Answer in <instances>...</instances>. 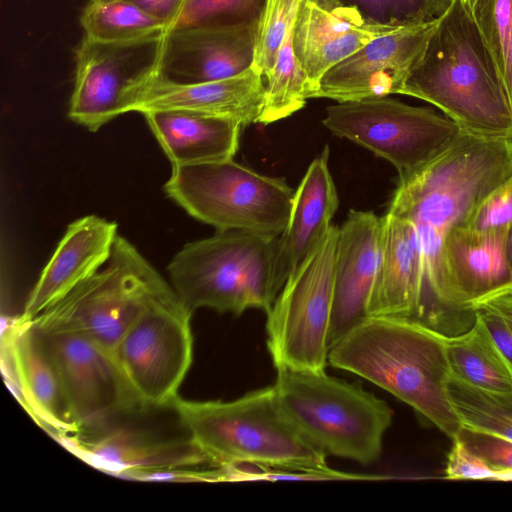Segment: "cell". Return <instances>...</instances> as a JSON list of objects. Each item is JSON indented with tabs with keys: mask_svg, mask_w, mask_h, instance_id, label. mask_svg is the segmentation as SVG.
I'll return each mask as SVG.
<instances>
[{
	"mask_svg": "<svg viewBox=\"0 0 512 512\" xmlns=\"http://www.w3.org/2000/svg\"><path fill=\"white\" fill-rule=\"evenodd\" d=\"M444 477L449 480H495L496 472L459 435L452 439Z\"/></svg>",
	"mask_w": 512,
	"mask_h": 512,
	"instance_id": "35",
	"label": "cell"
},
{
	"mask_svg": "<svg viewBox=\"0 0 512 512\" xmlns=\"http://www.w3.org/2000/svg\"><path fill=\"white\" fill-rule=\"evenodd\" d=\"M171 288L137 248L118 235L101 270L29 322L45 334L82 335L116 355L141 311Z\"/></svg>",
	"mask_w": 512,
	"mask_h": 512,
	"instance_id": "7",
	"label": "cell"
},
{
	"mask_svg": "<svg viewBox=\"0 0 512 512\" xmlns=\"http://www.w3.org/2000/svg\"><path fill=\"white\" fill-rule=\"evenodd\" d=\"M191 317L172 287L123 335L116 357L144 408L171 406L179 396L193 359Z\"/></svg>",
	"mask_w": 512,
	"mask_h": 512,
	"instance_id": "11",
	"label": "cell"
},
{
	"mask_svg": "<svg viewBox=\"0 0 512 512\" xmlns=\"http://www.w3.org/2000/svg\"><path fill=\"white\" fill-rule=\"evenodd\" d=\"M382 231L383 217L371 211L350 210L339 227L329 348L368 317Z\"/></svg>",
	"mask_w": 512,
	"mask_h": 512,
	"instance_id": "18",
	"label": "cell"
},
{
	"mask_svg": "<svg viewBox=\"0 0 512 512\" xmlns=\"http://www.w3.org/2000/svg\"><path fill=\"white\" fill-rule=\"evenodd\" d=\"M508 231L477 232L462 227L444 235L448 287L457 310L473 312V302L512 285L506 256Z\"/></svg>",
	"mask_w": 512,
	"mask_h": 512,
	"instance_id": "23",
	"label": "cell"
},
{
	"mask_svg": "<svg viewBox=\"0 0 512 512\" xmlns=\"http://www.w3.org/2000/svg\"><path fill=\"white\" fill-rule=\"evenodd\" d=\"M338 236L339 227L331 225L267 313V347L276 370L325 371Z\"/></svg>",
	"mask_w": 512,
	"mask_h": 512,
	"instance_id": "9",
	"label": "cell"
},
{
	"mask_svg": "<svg viewBox=\"0 0 512 512\" xmlns=\"http://www.w3.org/2000/svg\"><path fill=\"white\" fill-rule=\"evenodd\" d=\"M162 36L103 43L84 36L75 51L68 116L92 132L123 114L126 91L158 69Z\"/></svg>",
	"mask_w": 512,
	"mask_h": 512,
	"instance_id": "12",
	"label": "cell"
},
{
	"mask_svg": "<svg viewBox=\"0 0 512 512\" xmlns=\"http://www.w3.org/2000/svg\"><path fill=\"white\" fill-rule=\"evenodd\" d=\"M80 23L84 36L103 43H132L166 32L162 21L129 0H90Z\"/></svg>",
	"mask_w": 512,
	"mask_h": 512,
	"instance_id": "27",
	"label": "cell"
},
{
	"mask_svg": "<svg viewBox=\"0 0 512 512\" xmlns=\"http://www.w3.org/2000/svg\"><path fill=\"white\" fill-rule=\"evenodd\" d=\"M6 348L24 407L56 437L82 431L68 405L59 375L39 331L17 318L7 331Z\"/></svg>",
	"mask_w": 512,
	"mask_h": 512,
	"instance_id": "22",
	"label": "cell"
},
{
	"mask_svg": "<svg viewBox=\"0 0 512 512\" xmlns=\"http://www.w3.org/2000/svg\"><path fill=\"white\" fill-rule=\"evenodd\" d=\"M150 16L168 26L178 14L184 0H129Z\"/></svg>",
	"mask_w": 512,
	"mask_h": 512,
	"instance_id": "38",
	"label": "cell"
},
{
	"mask_svg": "<svg viewBox=\"0 0 512 512\" xmlns=\"http://www.w3.org/2000/svg\"><path fill=\"white\" fill-rule=\"evenodd\" d=\"M95 468L124 478L175 469L214 466L189 438L164 439L130 429H114L93 437H57Z\"/></svg>",
	"mask_w": 512,
	"mask_h": 512,
	"instance_id": "19",
	"label": "cell"
},
{
	"mask_svg": "<svg viewBox=\"0 0 512 512\" xmlns=\"http://www.w3.org/2000/svg\"><path fill=\"white\" fill-rule=\"evenodd\" d=\"M438 19L368 42L330 68L320 79L312 98L341 103L401 94Z\"/></svg>",
	"mask_w": 512,
	"mask_h": 512,
	"instance_id": "14",
	"label": "cell"
},
{
	"mask_svg": "<svg viewBox=\"0 0 512 512\" xmlns=\"http://www.w3.org/2000/svg\"><path fill=\"white\" fill-rule=\"evenodd\" d=\"M265 79L252 66L222 80L179 83L158 69L132 85L123 99V114L180 110L231 119L242 127L258 123L263 109Z\"/></svg>",
	"mask_w": 512,
	"mask_h": 512,
	"instance_id": "15",
	"label": "cell"
},
{
	"mask_svg": "<svg viewBox=\"0 0 512 512\" xmlns=\"http://www.w3.org/2000/svg\"><path fill=\"white\" fill-rule=\"evenodd\" d=\"M512 179V139L462 131L441 154L399 179L387 212L445 235L466 227L480 205Z\"/></svg>",
	"mask_w": 512,
	"mask_h": 512,
	"instance_id": "4",
	"label": "cell"
},
{
	"mask_svg": "<svg viewBox=\"0 0 512 512\" xmlns=\"http://www.w3.org/2000/svg\"><path fill=\"white\" fill-rule=\"evenodd\" d=\"M444 334L415 319L369 316L330 347L328 362L388 391L453 439L462 426L447 393Z\"/></svg>",
	"mask_w": 512,
	"mask_h": 512,
	"instance_id": "1",
	"label": "cell"
},
{
	"mask_svg": "<svg viewBox=\"0 0 512 512\" xmlns=\"http://www.w3.org/2000/svg\"><path fill=\"white\" fill-rule=\"evenodd\" d=\"M274 387L286 419L326 456L363 465L379 459L393 418L385 401L325 371L277 370Z\"/></svg>",
	"mask_w": 512,
	"mask_h": 512,
	"instance_id": "6",
	"label": "cell"
},
{
	"mask_svg": "<svg viewBox=\"0 0 512 512\" xmlns=\"http://www.w3.org/2000/svg\"><path fill=\"white\" fill-rule=\"evenodd\" d=\"M512 226V179L480 205L467 228L477 232L507 231Z\"/></svg>",
	"mask_w": 512,
	"mask_h": 512,
	"instance_id": "34",
	"label": "cell"
},
{
	"mask_svg": "<svg viewBox=\"0 0 512 512\" xmlns=\"http://www.w3.org/2000/svg\"><path fill=\"white\" fill-rule=\"evenodd\" d=\"M470 310L483 320L496 344L512 361V313L492 295L473 302Z\"/></svg>",
	"mask_w": 512,
	"mask_h": 512,
	"instance_id": "36",
	"label": "cell"
},
{
	"mask_svg": "<svg viewBox=\"0 0 512 512\" xmlns=\"http://www.w3.org/2000/svg\"><path fill=\"white\" fill-rule=\"evenodd\" d=\"M506 256L510 270L512 272V226L510 227L507 235Z\"/></svg>",
	"mask_w": 512,
	"mask_h": 512,
	"instance_id": "40",
	"label": "cell"
},
{
	"mask_svg": "<svg viewBox=\"0 0 512 512\" xmlns=\"http://www.w3.org/2000/svg\"><path fill=\"white\" fill-rule=\"evenodd\" d=\"M322 123L334 135L389 161L399 179L429 163L462 132L447 116L388 96L328 106Z\"/></svg>",
	"mask_w": 512,
	"mask_h": 512,
	"instance_id": "10",
	"label": "cell"
},
{
	"mask_svg": "<svg viewBox=\"0 0 512 512\" xmlns=\"http://www.w3.org/2000/svg\"><path fill=\"white\" fill-rule=\"evenodd\" d=\"M302 0H266L257 20L252 67L266 79Z\"/></svg>",
	"mask_w": 512,
	"mask_h": 512,
	"instance_id": "31",
	"label": "cell"
},
{
	"mask_svg": "<svg viewBox=\"0 0 512 512\" xmlns=\"http://www.w3.org/2000/svg\"><path fill=\"white\" fill-rule=\"evenodd\" d=\"M498 299L512 313V288L499 292Z\"/></svg>",
	"mask_w": 512,
	"mask_h": 512,
	"instance_id": "39",
	"label": "cell"
},
{
	"mask_svg": "<svg viewBox=\"0 0 512 512\" xmlns=\"http://www.w3.org/2000/svg\"><path fill=\"white\" fill-rule=\"evenodd\" d=\"M309 93L307 76L294 51L292 23L274 68L265 79L264 104L258 123L266 125L289 117L304 107Z\"/></svg>",
	"mask_w": 512,
	"mask_h": 512,
	"instance_id": "29",
	"label": "cell"
},
{
	"mask_svg": "<svg viewBox=\"0 0 512 512\" xmlns=\"http://www.w3.org/2000/svg\"><path fill=\"white\" fill-rule=\"evenodd\" d=\"M426 312L425 266L416 228L409 220L386 212L368 317H400L425 323Z\"/></svg>",
	"mask_w": 512,
	"mask_h": 512,
	"instance_id": "21",
	"label": "cell"
},
{
	"mask_svg": "<svg viewBox=\"0 0 512 512\" xmlns=\"http://www.w3.org/2000/svg\"><path fill=\"white\" fill-rule=\"evenodd\" d=\"M188 437L214 466L332 472L326 455L306 441L281 411L274 385L232 401L178 396L170 406Z\"/></svg>",
	"mask_w": 512,
	"mask_h": 512,
	"instance_id": "3",
	"label": "cell"
},
{
	"mask_svg": "<svg viewBox=\"0 0 512 512\" xmlns=\"http://www.w3.org/2000/svg\"><path fill=\"white\" fill-rule=\"evenodd\" d=\"M404 29L409 28L376 22L343 0H302L293 22V46L309 82V98L330 68L368 42Z\"/></svg>",
	"mask_w": 512,
	"mask_h": 512,
	"instance_id": "16",
	"label": "cell"
},
{
	"mask_svg": "<svg viewBox=\"0 0 512 512\" xmlns=\"http://www.w3.org/2000/svg\"><path fill=\"white\" fill-rule=\"evenodd\" d=\"M368 18L389 26L417 27L440 18L453 0H343Z\"/></svg>",
	"mask_w": 512,
	"mask_h": 512,
	"instance_id": "33",
	"label": "cell"
},
{
	"mask_svg": "<svg viewBox=\"0 0 512 512\" xmlns=\"http://www.w3.org/2000/svg\"><path fill=\"white\" fill-rule=\"evenodd\" d=\"M460 436L495 472L512 470V440L462 429Z\"/></svg>",
	"mask_w": 512,
	"mask_h": 512,
	"instance_id": "37",
	"label": "cell"
},
{
	"mask_svg": "<svg viewBox=\"0 0 512 512\" xmlns=\"http://www.w3.org/2000/svg\"><path fill=\"white\" fill-rule=\"evenodd\" d=\"M166 195L217 231L245 230L280 236L294 190L283 178L260 174L233 158L172 167Z\"/></svg>",
	"mask_w": 512,
	"mask_h": 512,
	"instance_id": "8",
	"label": "cell"
},
{
	"mask_svg": "<svg viewBox=\"0 0 512 512\" xmlns=\"http://www.w3.org/2000/svg\"><path fill=\"white\" fill-rule=\"evenodd\" d=\"M266 0H184L166 31L258 19Z\"/></svg>",
	"mask_w": 512,
	"mask_h": 512,
	"instance_id": "32",
	"label": "cell"
},
{
	"mask_svg": "<svg viewBox=\"0 0 512 512\" xmlns=\"http://www.w3.org/2000/svg\"><path fill=\"white\" fill-rule=\"evenodd\" d=\"M171 166L233 158L241 125L231 119L180 110L142 114Z\"/></svg>",
	"mask_w": 512,
	"mask_h": 512,
	"instance_id": "25",
	"label": "cell"
},
{
	"mask_svg": "<svg viewBox=\"0 0 512 512\" xmlns=\"http://www.w3.org/2000/svg\"><path fill=\"white\" fill-rule=\"evenodd\" d=\"M257 20L166 31L158 72L179 83L237 76L253 64Z\"/></svg>",
	"mask_w": 512,
	"mask_h": 512,
	"instance_id": "17",
	"label": "cell"
},
{
	"mask_svg": "<svg viewBox=\"0 0 512 512\" xmlns=\"http://www.w3.org/2000/svg\"><path fill=\"white\" fill-rule=\"evenodd\" d=\"M39 333L81 430L145 409L114 353L82 335Z\"/></svg>",
	"mask_w": 512,
	"mask_h": 512,
	"instance_id": "13",
	"label": "cell"
},
{
	"mask_svg": "<svg viewBox=\"0 0 512 512\" xmlns=\"http://www.w3.org/2000/svg\"><path fill=\"white\" fill-rule=\"evenodd\" d=\"M489 49L512 107V0H462Z\"/></svg>",
	"mask_w": 512,
	"mask_h": 512,
	"instance_id": "30",
	"label": "cell"
},
{
	"mask_svg": "<svg viewBox=\"0 0 512 512\" xmlns=\"http://www.w3.org/2000/svg\"><path fill=\"white\" fill-rule=\"evenodd\" d=\"M117 223L91 214L71 222L25 303L20 322H29L101 270L118 237Z\"/></svg>",
	"mask_w": 512,
	"mask_h": 512,
	"instance_id": "20",
	"label": "cell"
},
{
	"mask_svg": "<svg viewBox=\"0 0 512 512\" xmlns=\"http://www.w3.org/2000/svg\"><path fill=\"white\" fill-rule=\"evenodd\" d=\"M401 94L438 107L464 132L512 139L507 91L462 0H453L438 19Z\"/></svg>",
	"mask_w": 512,
	"mask_h": 512,
	"instance_id": "2",
	"label": "cell"
},
{
	"mask_svg": "<svg viewBox=\"0 0 512 512\" xmlns=\"http://www.w3.org/2000/svg\"><path fill=\"white\" fill-rule=\"evenodd\" d=\"M278 238L228 230L187 243L168 264L171 285L192 314L200 308L234 315L251 308L268 313L281 291Z\"/></svg>",
	"mask_w": 512,
	"mask_h": 512,
	"instance_id": "5",
	"label": "cell"
},
{
	"mask_svg": "<svg viewBox=\"0 0 512 512\" xmlns=\"http://www.w3.org/2000/svg\"><path fill=\"white\" fill-rule=\"evenodd\" d=\"M328 159L326 146L310 163L294 191L288 223L278 238L276 278L281 289L324 238L338 209L339 198Z\"/></svg>",
	"mask_w": 512,
	"mask_h": 512,
	"instance_id": "24",
	"label": "cell"
},
{
	"mask_svg": "<svg viewBox=\"0 0 512 512\" xmlns=\"http://www.w3.org/2000/svg\"><path fill=\"white\" fill-rule=\"evenodd\" d=\"M447 393L462 429L512 440V395L480 389L452 374Z\"/></svg>",
	"mask_w": 512,
	"mask_h": 512,
	"instance_id": "28",
	"label": "cell"
},
{
	"mask_svg": "<svg viewBox=\"0 0 512 512\" xmlns=\"http://www.w3.org/2000/svg\"><path fill=\"white\" fill-rule=\"evenodd\" d=\"M444 342L452 375L480 389L512 395V361L477 314L468 329L444 334Z\"/></svg>",
	"mask_w": 512,
	"mask_h": 512,
	"instance_id": "26",
	"label": "cell"
}]
</instances>
